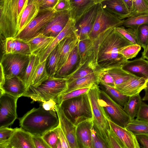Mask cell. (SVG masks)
I'll list each match as a JSON object with an SVG mask.
<instances>
[{
    "instance_id": "obj_59",
    "label": "cell",
    "mask_w": 148,
    "mask_h": 148,
    "mask_svg": "<svg viewBox=\"0 0 148 148\" xmlns=\"http://www.w3.org/2000/svg\"><path fill=\"white\" fill-rule=\"evenodd\" d=\"M145 95L142 99V101H148V85L144 89Z\"/></svg>"
},
{
    "instance_id": "obj_28",
    "label": "cell",
    "mask_w": 148,
    "mask_h": 148,
    "mask_svg": "<svg viewBox=\"0 0 148 148\" xmlns=\"http://www.w3.org/2000/svg\"><path fill=\"white\" fill-rule=\"evenodd\" d=\"M71 18L75 20L96 3L93 0H69Z\"/></svg>"
},
{
    "instance_id": "obj_19",
    "label": "cell",
    "mask_w": 148,
    "mask_h": 148,
    "mask_svg": "<svg viewBox=\"0 0 148 148\" xmlns=\"http://www.w3.org/2000/svg\"><path fill=\"white\" fill-rule=\"evenodd\" d=\"M93 127L92 119L83 121L77 126L76 135L79 148H92L91 130Z\"/></svg>"
},
{
    "instance_id": "obj_60",
    "label": "cell",
    "mask_w": 148,
    "mask_h": 148,
    "mask_svg": "<svg viewBox=\"0 0 148 148\" xmlns=\"http://www.w3.org/2000/svg\"><path fill=\"white\" fill-rule=\"evenodd\" d=\"M56 148H62L61 143L59 139L57 143Z\"/></svg>"
},
{
    "instance_id": "obj_62",
    "label": "cell",
    "mask_w": 148,
    "mask_h": 148,
    "mask_svg": "<svg viewBox=\"0 0 148 148\" xmlns=\"http://www.w3.org/2000/svg\"><path fill=\"white\" fill-rule=\"evenodd\" d=\"M36 1H38V2H39V3L41 0H36Z\"/></svg>"
},
{
    "instance_id": "obj_39",
    "label": "cell",
    "mask_w": 148,
    "mask_h": 148,
    "mask_svg": "<svg viewBox=\"0 0 148 148\" xmlns=\"http://www.w3.org/2000/svg\"><path fill=\"white\" fill-rule=\"evenodd\" d=\"M58 49L57 46L48 56L46 62V69L49 77H55L58 71Z\"/></svg>"
},
{
    "instance_id": "obj_34",
    "label": "cell",
    "mask_w": 148,
    "mask_h": 148,
    "mask_svg": "<svg viewBox=\"0 0 148 148\" xmlns=\"http://www.w3.org/2000/svg\"><path fill=\"white\" fill-rule=\"evenodd\" d=\"M105 69L113 78L116 86L126 82L134 76L124 70L122 66Z\"/></svg>"
},
{
    "instance_id": "obj_45",
    "label": "cell",
    "mask_w": 148,
    "mask_h": 148,
    "mask_svg": "<svg viewBox=\"0 0 148 148\" xmlns=\"http://www.w3.org/2000/svg\"><path fill=\"white\" fill-rule=\"evenodd\" d=\"M90 88H83L73 90L66 94L59 96L55 99V100L57 104L60 105L63 101L65 100L87 93Z\"/></svg>"
},
{
    "instance_id": "obj_56",
    "label": "cell",
    "mask_w": 148,
    "mask_h": 148,
    "mask_svg": "<svg viewBox=\"0 0 148 148\" xmlns=\"http://www.w3.org/2000/svg\"><path fill=\"white\" fill-rule=\"evenodd\" d=\"M137 139L141 145L140 147L148 148V135H136Z\"/></svg>"
},
{
    "instance_id": "obj_41",
    "label": "cell",
    "mask_w": 148,
    "mask_h": 148,
    "mask_svg": "<svg viewBox=\"0 0 148 148\" xmlns=\"http://www.w3.org/2000/svg\"><path fill=\"white\" fill-rule=\"evenodd\" d=\"M138 45L144 49L148 45V24L140 26L136 30Z\"/></svg>"
},
{
    "instance_id": "obj_18",
    "label": "cell",
    "mask_w": 148,
    "mask_h": 148,
    "mask_svg": "<svg viewBox=\"0 0 148 148\" xmlns=\"http://www.w3.org/2000/svg\"><path fill=\"white\" fill-rule=\"evenodd\" d=\"M122 68L134 76L148 80V60L142 57L132 60H127Z\"/></svg>"
},
{
    "instance_id": "obj_4",
    "label": "cell",
    "mask_w": 148,
    "mask_h": 148,
    "mask_svg": "<svg viewBox=\"0 0 148 148\" xmlns=\"http://www.w3.org/2000/svg\"><path fill=\"white\" fill-rule=\"evenodd\" d=\"M67 84L65 78L49 77L36 87L30 86L23 96L30 97L35 101L55 99L66 89Z\"/></svg>"
},
{
    "instance_id": "obj_27",
    "label": "cell",
    "mask_w": 148,
    "mask_h": 148,
    "mask_svg": "<svg viewBox=\"0 0 148 148\" xmlns=\"http://www.w3.org/2000/svg\"><path fill=\"white\" fill-rule=\"evenodd\" d=\"M39 11V2L36 0H28L27 5L21 17L18 34L37 16Z\"/></svg>"
},
{
    "instance_id": "obj_1",
    "label": "cell",
    "mask_w": 148,
    "mask_h": 148,
    "mask_svg": "<svg viewBox=\"0 0 148 148\" xmlns=\"http://www.w3.org/2000/svg\"><path fill=\"white\" fill-rule=\"evenodd\" d=\"M115 28L102 33L94 40L91 58L97 69L122 66L127 60L119 52L133 44Z\"/></svg>"
},
{
    "instance_id": "obj_31",
    "label": "cell",
    "mask_w": 148,
    "mask_h": 148,
    "mask_svg": "<svg viewBox=\"0 0 148 148\" xmlns=\"http://www.w3.org/2000/svg\"><path fill=\"white\" fill-rule=\"evenodd\" d=\"M94 47V40L90 38L79 40L78 44L79 57V64L84 63L92 55Z\"/></svg>"
},
{
    "instance_id": "obj_5",
    "label": "cell",
    "mask_w": 148,
    "mask_h": 148,
    "mask_svg": "<svg viewBox=\"0 0 148 148\" xmlns=\"http://www.w3.org/2000/svg\"><path fill=\"white\" fill-rule=\"evenodd\" d=\"M100 92L99 85L96 84L89 88L87 93L91 108L93 127L108 147V132L110 130L109 119L100 103Z\"/></svg>"
},
{
    "instance_id": "obj_32",
    "label": "cell",
    "mask_w": 148,
    "mask_h": 148,
    "mask_svg": "<svg viewBox=\"0 0 148 148\" xmlns=\"http://www.w3.org/2000/svg\"><path fill=\"white\" fill-rule=\"evenodd\" d=\"M38 56L30 55L28 64L26 68L22 80L25 84L26 91L28 89L31 84L37 67L40 63Z\"/></svg>"
},
{
    "instance_id": "obj_29",
    "label": "cell",
    "mask_w": 148,
    "mask_h": 148,
    "mask_svg": "<svg viewBox=\"0 0 148 148\" xmlns=\"http://www.w3.org/2000/svg\"><path fill=\"white\" fill-rule=\"evenodd\" d=\"M97 70L90 57L83 64H78L76 69L70 74L64 78L69 82L84 77Z\"/></svg>"
},
{
    "instance_id": "obj_46",
    "label": "cell",
    "mask_w": 148,
    "mask_h": 148,
    "mask_svg": "<svg viewBox=\"0 0 148 148\" xmlns=\"http://www.w3.org/2000/svg\"><path fill=\"white\" fill-rule=\"evenodd\" d=\"M16 128L12 129L8 127L0 128V148H5Z\"/></svg>"
},
{
    "instance_id": "obj_63",
    "label": "cell",
    "mask_w": 148,
    "mask_h": 148,
    "mask_svg": "<svg viewBox=\"0 0 148 148\" xmlns=\"http://www.w3.org/2000/svg\"></svg>"
},
{
    "instance_id": "obj_25",
    "label": "cell",
    "mask_w": 148,
    "mask_h": 148,
    "mask_svg": "<svg viewBox=\"0 0 148 148\" xmlns=\"http://www.w3.org/2000/svg\"><path fill=\"white\" fill-rule=\"evenodd\" d=\"M3 43L4 53L31 55L28 45L23 40L14 38H7Z\"/></svg>"
},
{
    "instance_id": "obj_54",
    "label": "cell",
    "mask_w": 148,
    "mask_h": 148,
    "mask_svg": "<svg viewBox=\"0 0 148 148\" xmlns=\"http://www.w3.org/2000/svg\"><path fill=\"white\" fill-rule=\"evenodd\" d=\"M70 5L69 0H58L54 9L56 12L69 10Z\"/></svg>"
},
{
    "instance_id": "obj_20",
    "label": "cell",
    "mask_w": 148,
    "mask_h": 148,
    "mask_svg": "<svg viewBox=\"0 0 148 148\" xmlns=\"http://www.w3.org/2000/svg\"><path fill=\"white\" fill-rule=\"evenodd\" d=\"M0 95L5 93L18 98L23 96L26 89L22 79L16 76L6 79L4 83L0 86Z\"/></svg>"
},
{
    "instance_id": "obj_57",
    "label": "cell",
    "mask_w": 148,
    "mask_h": 148,
    "mask_svg": "<svg viewBox=\"0 0 148 148\" xmlns=\"http://www.w3.org/2000/svg\"><path fill=\"white\" fill-rule=\"evenodd\" d=\"M127 6L130 12H131L132 8L133 0H123Z\"/></svg>"
},
{
    "instance_id": "obj_3",
    "label": "cell",
    "mask_w": 148,
    "mask_h": 148,
    "mask_svg": "<svg viewBox=\"0 0 148 148\" xmlns=\"http://www.w3.org/2000/svg\"><path fill=\"white\" fill-rule=\"evenodd\" d=\"M56 112L45 110L42 106L33 108L19 118L20 126L32 135L42 136L58 125L59 120Z\"/></svg>"
},
{
    "instance_id": "obj_9",
    "label": "cell",
    "mask_w": 148,
    "mask_h": 148,
    "mask_svg": "<svg viewBox=\"0 0 148 148\" xmlns=\"http://www.w3.org/2000/svg\"><path fill=\"white\" fill-rule=\"evenodd\" d=\"M56 12L54 9L40 10L37 16L14 38L26 40L35 37L55 16Z\"/></svg>"
},
{
    "instance_id": "obj_17",
    "label": "cell",
    "mask_w": 148,
    "mask_h": 148,
    "mask_svg": "<svg viewBox=\"0 0 148 148\" xmlns=\"http://www.w3.org/2000/svg\"><path fill=\"white\" fill-rule=\"evenodd\" d=\"M5 148H35L32 134L21 128H16Z\"/></svg>"
},
{
    "instance_id": "obj_50",
    "label": "cell",
    "mask_w": 148,
    "mask_h": 148,
    "mask_svg": "<svg viewBox=\"0 0 148 148\" xmlns=\"http://www.w3.org/2000/svg\"><path fill=\"white\" fill-rule=\"evenodd\" d=\"M137 119L148 121V105L142 102L136 116Z\"/></svg>"
},
{
    "instance_id": "obj_44",
    "label": "cell",
    "mask_w": 148,
    "mask_h": 148,
    "mask_svg": "<svg viewBox=\"0 0 148 148\" xmlns=\"http://www.w3.org/2000/svg\"><path fill=\"white\" fill-rule=\"evenodd\" d=\"M141 48V47L138 44H132L127 46L119 52L127 60L135 57Z\"/></svg>"
},
{
    "instance_id": "obj_53",
    "label": "cell",
    "mask_w": 148,
    "mask_h": 148,
    "mask_svg": "<svg viewBox=\"0 0 148 148\" xmlns=\"http://www.w3.org/2000/svg\"><path fill=\"white\" fill-rule=\"evenodd\" d=\"M53 130L58 135L59 139L61 143L62 148H70L67 139L59 125Z\"/></svg>"
},
{
    "instance_id": "obj_43",
    "label": "cell",
    "mask_w": 148,
    "mask_h": 148,
    "mask_svg": "<svg viewBox=\"0 0 148 148\" xmlns=\"http://www.w3.org/2000/svg\"><path fill=\"white\" fill-rule=\"evenodd\" d=\"M97 78L99 83L103 82L110 86L115 87L114 80L105 68H100L96 71Z\"/></svg>"
},
{
    "instance_id": "obj_26",
    "label": "cell",
    "mask_w": 148,
    "mask_h": 148,
    "mask_svg": "<svg viewBox=\"0 0 148 148\" xmlns=\"http://www.w3.org/2000/svg\"><path fill=\"white\" fill-rule=\"evenodd\" d=\"M55 38L37 36L28 40H23L28 45L31 55L39 56L49 46Z\"/></svg>"
},
{
    "instance_id": "obj_51",
    "label": "cell",
    "mask_w": 148,
    "mask_h": 148,
    "mask_svg": "<svg viewBox=\"0 0 148 148\" xmlns=\"http://www.w3.org/2000/svg\"><path fill=\"white\" fill-rule=\"evenodd\" d=\"M32 138L35 148H50L42 136L32 135Z\"/></svg>"
},
{
    "instance_id": "obj_37",
    "label": "cell",
    "mask_w": 148,
    "mask_h": 148,
    "mask_svg": "<svg viewBox=\"0 0 148 148\" xmlns=\"http://www.w3.org/2000/svg\"><path fill=\"white\" fill-rule=\"evenodd\" d=\"M124 19L123 25L136 31L141 25L148 24V14H143L131 16Z\"/></svg>"
},
{
    "instance_id": "obj_6",
    "label": "cell",
    "mask_w": 148,
    "mask_h": 148,
    "mask_svg": "<svg viewBox=\"0 0 148 148\" xmlns=\"http://www.w3.org/2000/svg\"><path fill=\"white\" fill-rule=\"evenodd\" d=\"M60 105L65 116L76 126L92 119L91 106L87 93L65 100Z\"/></svg>"
},
{
    "instance_id": "obj_55",
    "label": "cell",
    "mask_w": 148,
    "mask_h": 148,
    "mask_svg": "<svg viewBox=\"0 0 148 148\" xmlns=\"http://www.w3.org/2000/svg\"><path fill=\"white\" fill-rule=\"evenodd\" d=\"M42 102L41 106L44 109L47 110H53L56 112L57 103L55 99H50Z\"/></svg>"
},
{
    "instance_id": "obj_2",
    "label": "cell",
    "mask_w": 148,
    "mask_h": 148,
    "mask_svg": "<svg viewBox=\"0 0 148 148\" xmlns=\"http://www.w3.org/2000/svg\"><path fill=\"white\" fill-rule=\"evenodd\" d=\"M29 0H0V33L3 42L15 38L19 32L21 17Z\"/></svg>"
},
{
    "instance_id": "obj_11",
    "label": "cell",
    "mask_w": 148,
    "mask_h": 148,
    "mask_svg": "<svg viewBox=\"0 0 148 148\" xmlns=\"http://www.w3.org/2000/svg\"><path fill=\"white\" fill-rule=\"evenodd\" d=\"M100 5V3L95 4L74 21L75 32L79 40L90 38Z\"/></svg>"
},
{
    "instance_id": "obj_36",
    "label": "cell",
    "mask_w": 148,
    "mask_h": 148,
    "mask_svg": "<svg viewBox=\"0 0 148 148\" xmlns=\"http://www.w3.org/2000/svg\"><path fill=\"white\" fill-rule=\"evenodd\" d=\"M46 62L47 60L38 64L32 80L31 86L36 87L49 78V76L46 69Z\"/></svg>"
},
{
    "instance_id": "obj_8",
    "label": "cell",
    "mask_w": 148,
    "mask_h": 148,
    "mask_svg": "<svg viewBox=\"0 0 148 148\" xmlns=\"http://www.w3.org/2000/svg\"><path fill=\"white\" fill-rule=\"evenodd\" d=\"M99 101L109 119L115 124L125 128L131 121L123 107L114 101L103 90L101 89Z\"/></svg>"
},
{
    "instance_id": "obj_7",
    "label": "cell",
    "mask_w": 148,
    "mask_h": 148,
    "mask_svg": "<svg viewBox=\"0 0 148 148\" xmlns=\"http://www.w3.org/2000/svg\"><path fill=\"white\" fill-rule=\"evenodd\" d=\"M30 55L18 53H4L0 63L5 79L18 76L22 79L28 64Z\"/></svg>"
},
{
    "instance_id": "obj_33",
    "label": "cell",
    "mask_w": 148,
    "mask_h": 148,
    "mask_svg": "<svg viewBox=\"0 0 148 148\" xmlns=\"http://www.w3.org/2000/svg\"><path fill=\"white\" fill-rule=\"evenodd\" d=\"M142 102L140 96L138 94L129 97L128 101L123 106L124 110L131 120L136 116Z\"/></svg>"
},
{
    "instance_id": "obj_23",
    "label": "cell",
    "mask_w": 148,
    "mask_h": 148,
    "mask_svg": "<svg viewBox=\"0 0 148 148\" xmlns=\"http://www.w3.org/2000/svg\"><path fill=\"white\" fill-rule=\"evenodd\" d=\"M100 3L102 8L121 20L130 16L129 11L123 0H104Z\"/></svg>"
},
{
    "instance_id": "obj_58",
    "label": "cell",
    "mask_w": 148,
    "mask_h": 148,
    "mask_svg": "<svg viewBox=\"0 0 148 148\" xmlns=\"http://www.w3.org/2000/svg\"><path fill=\"white\" fill-rule=\"evenodd\" d=\"M141 57L148 60V45L142 52Z\"/></svg>"
},
{
    "instance_id": "obj_13",
    "label": "cell",
    "mask_w": 148,
    "mask_h": 148,
    "mask_svg": "<svg viewBox=\"0 0 148 148\" xmlns=\"http://www.w3.org/2000/svg\"><path fill=\"white\" fill-rule=\"evenodd\" d=\"M71 18L69 10L56 11L55 16L36 36L55 38L64 29Z\"/></svg>"
},
{
    "instance_id": "obj_42",
    "label": "cell",
    "mask_w": 148,
    "mask_h": 148,
    "mask_svg": "<svg viewBox=\"0 0 148 148\" xmlns=\"http://www.w3.org/2000/svg\"><path fill=\"white\" fill-rule=\"evenodd\" d=\"M115 29L133 44L138 45L136 31L130 28L126 29L123 26L116 27Z\"/></svg>"
},
{
    "instance_id": "obj_47",
    "label": "cell",
    "mask_w": 148,
    "mask_h": 148,
    "mask_svg": "<svg viewBox=\"0 0 148 148\" xmlns=\"http://www.w3.org/2000/svg\"><path fill=\"white\" fill-rule=\"evenodd\" d=\"M108 148H125L123 143L110 127L108 132Z\"/></svg>"
},
{
    "instance_id": "obj_52",
    "label": "cell",
    "mask_w": 148,
    "mask_h": 148,
    "mask_svg": "<svg viewBox=\"0 0 148 148\" xmlns=\"http://www.w3.org/2000/svg\"><path fill=\"white\" fill-rule=\"evenodd\" d=\"M58 0H41L39 2L40 10L53 9Z\"/></svg>"
},
{
    "instance_id": "obj_35",
    "label": "cell",
    "mask_w": 148,
    "mask_h": 148,
    "mask_svg": "<svg viewBox=\"0 0 148 148\" xmlns=\"http://www.w3.org/2000/svg\"><path fill=\"white\" fill-rule=\"evenodd\" d=\"M103 90L114 101L123 107L128 101L129 97L123 95L115 87L103 82H100Z\"/></svg>"
},
{
    "instance_id": "obj_15",
    "label": "cell",
    "mask_w": 148,
    "mask_h": 148,
    "mask_svg": "<svg viewBox=\"0 0 148 148\" xmlns=\"http://www.w3.org/2000/svg\"><path fill=\"white\" fill-rule=\"evenodd\" d=\"M79 41L75 32L64 38L57 46L58 49L57 72L66 61L72 51L78 45Z\"/></svg>"
},
{
    "instance_id": "obj_30",
    "label": "cell",
    "mask_w": 148,
    "mask_h": 148,
    "mask_svg": "<svg viewBox=\"0 0 148 148\" xmlns=\"http://www.w3.org/2000/svg\"><path fill=\"white\" fill-rule=\"evenodd\" d=\"M79 57L78 53V45L71 52L67 59L56 73L55 77L64 78L72 72V70L79 62Z\"/></svg>"
},
{
    "instance_id": "obj_48",
    "label": "cell",
    "mask_w": 148,
    "mask_h": 148,
    "mask_svg": "<svg viewBox=\"0 0 148 148\" xmlns=\"http://www.w3.org/2000/svg\"><path fill=\"white\" fill-rule=\"evenodd\" d=\"M42 137L50 148H56L59 138L53 129L47 132Z\"/></svg>"
},
{
    "instance_id": "obj_38",
    "label": "cell",
    "mask_w": 148,
    "mask_h": 148,
    "mask_svg": "<svg viewBox=\"0 0 148 148\" xmlns=\"http://www.w3.org/2000/svg\"><path fill=\"white\" fill-rule=\"evenodd\" d=\"M126 128L134 135H148V121L134 119L129 123Z\"/></svg>"
},
{
    "instance_id": "obj_16",
    "label": "cell",
    "mask_w": 148,
    "mask_h": 148,
    "mask_svg": "<svg viewBox=\"0 0 148 148\" xmlns=\"http://www.w3.org/2000/svg\"><path fill=\"white\" fill-rule=\"evenodd\" d=\"M148 85V80L134 76L126 82L116 86L115 88L123 95L130 97L139 94Z\"/></svg>"
},
{
    "instance_id": "obj_40",
    "label": "cell",
    "mask_w": 148,
    "mask_h": 148,
    "mask_svg": "<svg viewBox=\"0 0 148 148\" xmlns=\"http://www.w3.org/2000/svg\"><path fill=\"white\" fill-rule=\"evenodd\" d=\"M143 14H148V0H133L132 9L129 16Z\"/></svg>"
},
{
    "instance_id": "obj_61",
    "label": "cell",
    "mask_w": 148,
    "mask_h": 148,
    "mask_svg": "<svg viewBox=\"0 0 148 148\" xmlns=\"http://www.w3.org/2000/svg\"><path fill=\"white\" fill-rule=\"evenodd\" d=\"M95 3L96 4L100 3L103 1L104 0H93Z\"/></svg>"
},
{
    "instance_id": "obj_22",
    "label": "cell",
    "mask_w": 148,
    "mask_h": 148,
    "mask_svg": "<svg viewBox=\"0 0 148 148\" xmlns=\"http://www.w3.org/2000/svg\"><path fill=\"white\" fill-rule=\"evenodd\" d=\"M75 32L74 21L71 18L64 29L54 38L47 48L40 55V63H41L47 59L51 51L62 40Z\"/></svg>"
},
{
    "instance_id": "obj_14",
    "label": "cell",
    "mask_w": 148,
    "mask_h": 148,
    "mask_svg": "<svg viewBox=\"0 0 148 148\" xmlns=\"http://www.w3.org/2000/svg\"><path fill=\"white\" fill-rule=\"evenodd\" d=\"M56 112L60 127L69 143L70 148H79L77 140V126L65 116L60 105L57 104Z\"/></svg>"
},
{
    "instance_id": "obj_24",
    "label": "cell",
    "mask_w": 148,
    "mask_h": 148,
    "mask_svg": "<svg viewBox=\"0 0 148 148\" xmlns=\"http://www.w3.org/2000/svg\"><path fill=\"white\" fill-rule=\"evenodd\" d=\"M99 84L95 71L84 77L68 82L66 88L60 96L75 90L90 88L95 85Z\"/></svg>"
},
{
    "instance_id": "obj_10",
    "label": "cell",
    "mask_w": 148,
    "mask_h": 148,
    "mask_svg": "<svg viewBox=\"0 0 148 148\" xmlns=\"http://www.w3.org/2000/svg\"><path fill=\"white\" fill-rule=\"evenodd\" d=\"M124 19L102 8L100 4L93 28L90 35L94 40L102 33L110 29L122 26Z\"/></svg>"
},
{
    "instance_id": "obj_21",
    "label": "cell",
    "mask_w": 148,
    "mask_h": 148,
    "mask_svg": "<svg viewBox=\"0 0 148 148\" xmlns=\"http://www.w3.org/2000/svg\"><path fill=\"white\" fill-rule=\"evenodd\" d=\"M110 127L123 144L125 148H140L136 135L126 128L115 124L110 119Z\"/></svg>"
},
{
    "instance_id": "obj_12",
    "label": "cell",
    "mask_w": 148,
    "mask_h": 148,
    "mask_svg": "<svg viewBox=\"0 0 148 148\" xmlns=\"http://www.w3.org/2000/svg\"><path fill=\"white\" fill-rule=\"evenodd\" d=\"M18 99L5 93L0 95V128L8 127L17 118Z\"/></svg>"
},
{
    "instance_id": "obj_49",
    "label": "cell",
    "mask_w": 148,
    "mask_h": 148,
    "mask_svg": "<svg viewBox=\"0 0 148 148\" xmlns=\"http://www.w3.org/2000/svg\"><path fill=\"white\" fill-rule=\"evenodd\" d=\"M91 132L92 148H108L106 143L98 134L93 127Z\"/></svg>"
}]
</instances>
